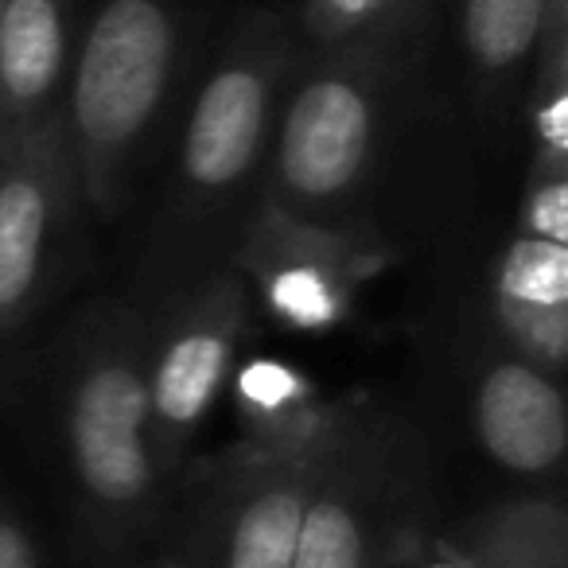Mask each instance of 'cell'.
<instances>
[{
    "label": "cell",
    "mask_w": 568,
    "mask_h": 568,
    "mask_svg": "<svg viewBox=\"0 0 568 568\" xmlns=\"http://www.w3.org/2000/svg\"><path fill=\"white\" fill-rule=\"evenodd\" d=\"M226 397L237 425L234 444L276 459H316L347 409L301 366L276 355L237 358Z\"/></svg>",
    "instance_id": "12"
},
{
    "label": "cell",
    "mask_w": 568,
    "mask_h": 568,
    "mask_svg": "<svg viewBox=\"0 0 568 568\" xmlns=\"http://www.w3.org/2000/svg\"><path fill=\"white\" fill-rule=\"evenodd\" d=\"M459 43L483 102L521 98L541 48L545 24L568 17V0H456Z\"/></svg>",
    "instance_id": "15"
},
{
    "label": "cell",
    "mask_w": 568,
    "mask_h": 568,
    "mask_svg": "<svg viewBox=\"0 0 568 568\" xmlns=\"http://www.w3.org/2000/svg\"><path fill=\"white\" fill-rule=\"evenodd\" d=\"M9 394L32 409L79 568H144L172 503L144 397V320L98 296L28 347Z\"/></svg>",
    "instance_id": "1"
},
{
    "label": "cell",
    "mask_w": 568,
    "mask_h": 568,
    "mask_svg": "<svg viewBox=\"0 0 568 568\" xmlns=\"http://www.w3.org/2000/svg\"><path fill=\"white\" fill-rule=\"evenodd\" d=\"M144 568H183V565H180L175 557H168V552H156V557H152Z\"/></svg>",
    "instance_id": "20"
},
{
    "label": "cell",
    "mask_w": 568,
    "mask_h": 568,
    "mask_svg": "<svg viewBox=\"0 0 568 568\" xmlns=\"http://www.w3.org/2000/svg\"><path fill=\"white\" fill-rule=\"evenodd\" d=\"M521 98L529 125V168L568 172V17H552L545 24Z\"/></svg>",
    "instance_id": "17"
},
{
    "label": "cell",
    "mask_w": 568,
    "mask_h": 568,
    "mask_svg": "<svg viewBox=\"0 0 568 568\" xmlns=\"http://www.w3.org/2000/svg\"><path fill=\"white\" fill-rule=\"evenodd\" d=\"M433 464L409 417L347 405L312 459L293 568H389L428 537Z\"/></svg>",
    "instance_id": "4"
},
{
    "label": "cell",
    "mask_w": 568,
    "mask_h": 568,
    "mask_svg": "<svg viewBox=\"0 0 568 568\" xmlns=\"http://www.w3.org/2000/svg\"><path fill=\"white\" fill-rule=\"evenodd\" d=\"M296 55L293 20L265 4H250L214 32L168 141L172 160L125 293L141 320L230 268L245 222L265 199L276 105Z\"/></svg>",
    "instance_id": "2"
},
{
    "label": "cell",
    "mask_w": 568,
    "mask_h": 568,
    "mask_svg": "<svg viewBox=\"0 0 568 568\" xmlns=\"http://www.w3.org/2000/svg\"><path fill=\"white\" fill-rule=\"evenodd\" d=\"M0 568H48L40 537L20 514L17 498L0 487Z\"/></svg>",
    "instance_id": "19"
},
{
    "label": "cell",
    "mask_w": 568,
    "mask_h": 568,
    "mask_svg": "<svg viewBox=\"0 0 568 568\" xmlns=\"http://www.w3.org/2000/svg\"><path fill=\"white\" fill-rule=\"evenodd\" d=\"M433 0H301L293 28L308 55L366 59L405 74L425 48Z\"/></svg>",
    "instance_id": "14"
},
{
    "label": "cell",
    "mask_w": 568,
    "mask_h": 568,
    "mask_svg": "<svg viewBox=\"0 0 568 568\" xmlns=\"http://www.w3.org/2000/svg\"><path fill=\"white\" fill-rule=\"evenodd\" d=\"M471 428L479 448L503 471L526 479L557 475L568 444L565 397L557 374L541 371L503 343L471 374Z\"/></svg>",
    "instance_id": "11"
},
{
    "label": "cell",
    "mask_w": 568,
    "mask_h": 568,
    "mask_svg": "<svg viewBox=\"0 0 568 568\" xmlns=\"http://www.w3.org/2000/svg\"><path fill=\"white\" fill-rule=\"evenodd\" d=\"M397 79L366 59L301 51L276 105L261 203L324 226H371L358 203L382 164Z\"/></svg>",
    "instance_id": "5"
},
{
    "label": "cell",
    "mask_w": 568,
    "mask_h": 568,
    "mask_svg": "<svg viewBox=\"0 0 568 568\" xmlns=\"http://www.w3.org/2000/svg\"><path fill=\"white\" fill-rule=\"evenodd\" d=\"M312 459L242 444L195 456L175 483L160 549L183 568H293Z\"/></svg>",
    "instance_id": "6"
},
{
    "label": "cell",
    "mask_w": 568,
    "mask_h": 568,
    "mask_svg": "<svg viewBox=\"0 0 568 568\" xmlns=\"http://www.w3.org/2000/svg\"><path fill=\"white\" fill-rule=\"evenodd\" d=\"M397 261V245L374 226H324L261 203L234 245L230 268L250 284L253 312L276 327L320 335L343 327L358 301Z\"/></svg>",
    "instance_id": "9"
},
{
    "label": "cell",
    "mask_w": 568,
    "mask_h": 568,
    "mask_svg": "<svg viewBox=\"0 0 568 568\" xmlns=\"http://www.w3.org/2000/svg\"><path fill=\"white\" fill-rule=\"evenodd\" d=\"M518 234L549 237V242L568 245V172L526 168Z\"/></svg>",
    "instance_id": "18"
},
{
    "label": "cell",
    "mask_w": 568,
    "mask_h": 568,
    "mask_svg": "<svg viewBox=\"0 0 568 568\" xmlns=\"http://www.w3.org/2000/svg\"><path fill=\"white\" fill-rule=\"evenodd\" d=\"M211 40L214 0L87 4L63 129L94 222H118L156 168Z\"/></svg>",
    "instance_id": "3"
},
{
    "label": "cell",
    "mask_w": 568,
    "mask_h": 568,
    "mask_svg": "<svg viewBox=\"0 0 568 568\" xmlns=\"http://www.w3.org/2000/svg\"><path fill=\"white\" fill-rule=\"evenodd\" d=\"M250 324V284L234 268L206 276L144 320V397L168 490H175L195 459V444L226 394Z\"/></svg>",
    "instance_id": "8"
},
{
    "label": "cell",
    "mask_w": 568,
    "mask_h": 568,
    "mask_svg": "<svg viewBox=\"0 0 568 568\" xmlns=\"http://www.w3.org/2000/svg\"><path fill=\"white\" fill-rule=\"evenodd\" d=\"M0 12H4V0H0Z\"/></svg>",
    "instance_id": "21"
},
{
    "label": "cell",
    "mask_w": 568,
    "mask_h": 568,
    "mask_svg": "<svg viewBox=\"0 0 568 568\" xmlns=\"http://www.w3.org/2000/svg\"><path fill=\"white\" fill-rule=\"evenodd\" d=\"M87 0H4L0 12V160L63 118Z\"/></svg>",
    "instance_id": "10"
},
{
    "label": "cell",
    "mask_w": 568,
    "mask_h": 568,
    "mask_svg": "<svg viewBox=\"0 0 568 568\" xmlns=\"http://www.w3.org/2000/svg\"><path fill=\"white\" fill-rule=\"evenodd\" d=\"M467 568H568V518L557 498H510L456 537Z\"/></svg>",
    "instance_id": "16"
},
{
    "label": "cell",
    "mask_w": 568,
    "mask_h": 568,
    "mask_svg": "<svg viewBox=\"0 0 568 568\" xmlns=\"http://www.w3.org/2000/svg\"><path fill=\"white\" fill-rule=\"evenodd\" d=\"M490 308L506 347L560 378L568 355V245L514 234L498 257Z\"/></svg>",
    "instance_id": "13"
},
{
    "label": "cell",
    "mask_w": 568,
    "mask_h": 568,
    "mask_svg": "<svg viewBox=\"0 0 568 568\" xmlns=\"http://www.w3.org/2000/svg\"><path fill=\"white\" fill-rule=\"evenodd\" d=\"M63 118L0 160V389L28 355L87 222Z\"/></svg>",
    "instance_id": "7"
}]
</instances>
